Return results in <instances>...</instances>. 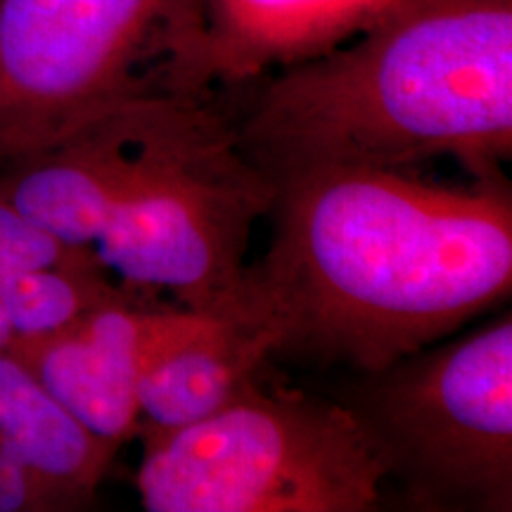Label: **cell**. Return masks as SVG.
I'll use <instances>...</instances> for the list:
<instances>
[{"mask_svg":"<svg viewBox=\"0 0 512 512\" xmlns=\"http://www.w3.org/2000/svg\"><path fill=\"white\" fill-rule=\"evenodd\" d=\"M214 88L247 86L361 34L392 0H197Z\"/></svg>","mask_w":512,"mask_h":512,"instance_id":"ba28073f","label":"cell"},{"mask_svg":"<svg viewBox=\"0 0 512 512\" xmlns=\"http://www.w3.org/2000/svg\"><path fill=\"white\" fill-rule=\"evenodd\" d=\"M275 347L271 323L240 302L228 311L202 313L140 377V425L174 430L207 418L259 375Z\"/></svg>","mask_w":512,"mask_h":512,"instance_id":"9c48e42d","label":"cell"},{"mask_svg":"<svg viewBox=\"0 0 512 512\" xmlns=\"http://www.w3.org/2000/svg\"><path fill=\"white\" fill-rule=\"evenodd\" d=\"M171 93H216L197 0H0V166Z\"/></svg>","mask_w":512,"mask_h":512,"instance_id":"5b68a950","label":"cell"},{"mask_svg":"<svg viewBox=\"0 0 512 512\" xmlns=\"http://www.w3.org/2000/svg\"><path fill=\"white\" fill-rule=\"evenodd\" d=\"M3 275H0V278H3ZM15 339H17L15 328H12L8 309H5L3 297H0V354H5V351L12 347V342H15Z\"/></svg>","mask_w":512,"mask_h":512,"instance_id":"4fadbf2b","label":"cell"},{"mask_svg":"<svg viewBox=\"0 0 512 512\" xmlns=\"http://www.w3.org/2000/svg\"><path fill=\"white\" fill-rule=\"evenodd\" d=\"M119 446L81 425L31 370L0 354V460H8L91 508Z\"/></svg>","mask_w":512,"mask_h":512,"instance_id":"30bf717a","label":"cell"},{"mask_svg":"<svg viewBox=\"0 0 512 512\" xmlns=\"http://www.w3.org/2000/svg\"><path fill=\"white\" fill-rule=\"evenodd\" d=\"M81 510V505L55 489L53 484L43 482L41 477L31 475L29 470L8 460H0V512H72Z\"/></svg>","mask_w":512,"mask_h":512,"instance_id":"7c38bea8","label":"cell"},{"mask_svg":"<svg viewBox=\"0 0 512 512\" xmlns=\"http://www.w3.org/2000/svg\"><path fill=\"white\" fill-rule=\"evenodd\" d=\"M147 512H373L384 467L342 401L256 375L207 418L138 427Z\"/></svg>","mask_w":512,"mask_h":512,"instance_id":"277c9868","label":"cell"},{"mask_svg":"<svg viewBox=\"0 0 512 512\" xmlns=\"http://www.w3.org/2000/svg\"><path fill=\"white\" fill-rule=\"evenodd\" d=\"M342 401L408 508L512 510V316L358 373Z\"/></svg>","mask_w":512,"mask_h":512,"instance_id":"8992f818","label":"cell"},{"mask_svg":"<svg viewBox=\"0 0 512 512\" xmlns=\"http://www.w3.org/2000/svg\"><path fill=\"white\" fill-rule=\"evenodd\" d=\"M273 183L271 242L238 294L278 335L273 356L375 373L510 297L505 176L446 188L325 166Z\"/></svg>","mask_w":512,"mask_h":512,"instance_id":"6da1fadb","label":"cell"},{"mask_svg":"<svg viewBox=\"0 0 512 512\" xmlns=\"http://www.w3.org/2000/svg\"><path fill=\"white\" fill-rule=\"evenodd\" d=\"M200 316L155 292L117 283L64 328L15 339L8 351L86 430L121 448L138 434L145 368Z\"/></svg>","mask_w":512,"mask_h":512,"instance_id":"52a82bcc","label":"cell"},{"mask_svg":"<svg viewBox=\"0 0 512 512\" xmlns=\"http://www.w3.org/2000/svg\"><path fill=\"white\" fill-rule=\"evenodd\" d=\"M110 209L93 249L119 285L190 311L233 309L252 228L275 200L211 95H145L107 112Z\"/></svg>","mask_w":512,"mask_h":512,"instance_id":"3957f363","label":"cell"},{"mask_svg":"<svg viewBox=\"0 0 512 512\" xmlns=\"http://www.w3.org/2000/svg\"><path fill=\"white\" fill-rule=\"evenodd\" d=\"M79 264H98V261L91 254L62 245L0 197V275L29 271V268Z\"/></svg>","mask_w":512,"mask_h":512,"instance_id":"8fae6325","label":"cell"},{"mask_svg":"<svg viewBox=\"0 0 512 512\" xmlns=\"http://www.w3.org/2000/svg\"><path fill=\"white\" fill-rule=\"evenodd\" d=\"M252 83L233 124L271 181L437 157L498 178L512 159V0H392L351 41Z\"/></svg>","mask_w":512,"mask_h":512,"instance_id":"7a4b0ae2","label":"cell"}]
</instances>
